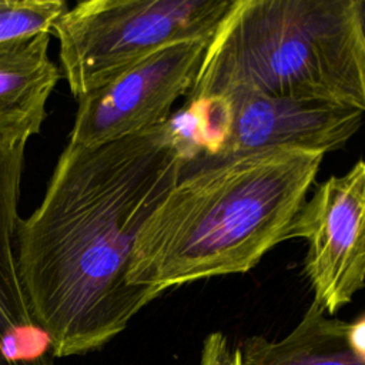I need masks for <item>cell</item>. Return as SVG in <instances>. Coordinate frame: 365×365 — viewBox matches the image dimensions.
I'll return each instance as SVG.
<instances>
[{
  "instance_id": "9c48e42d",
  "label": "cell",
  "mask_w": 365,
  "mask_h": 365,
  "mask_svg": "<svg viewBox=\"0 0 365 365\" xmlns=\"http://www.w3.org/2000/svg\"><path fill=\"white\" fill-rule=\"evenodd\" d=\"M50 33L0 43V150L26 145L40 133L47 101L61 78L48 57Z\"/></svg>"
},
{
  "instance_id": "52a82bcc",
  "label": "cell",
  "mask_w": 365,
  "mask_h": 365,
  "mask_svg": "<svg viewBox=\"0 0 365 365\" xmlns=\"http://www.w3.org/2000/svg\"><path fill=\"white\" fill-rule=\"evenodd\" d=\"M230 127L220 157L268 150L328 153L361 128L364 111L318 100L269 96L237 87L225 94Z\"/></svg>"
},
{
  "instance_id": "6da1fadb",
  "label": "cell",
  "mask_w": 365,
  "mask_h": 365,
  "mask_svg": "<svg viewBox=\"0 0 365 365\" xmlns=\"http://www.w3.org/2000/svg\"><path fill=\"white\" fill-rule=\"evenodd\" d=\"M187 164L165 123L96 147L66 145L17 230L27 305L56 359L104 348L158 298L128 282L130 258Z\"/></svg>"
},
{
  "instance_id": "7c38bea8",
  "label": "cell",
  "mask_w": 365,
  "mask_h": 365,
  "mask_svg": "<svg viewBox=\"0 0 365 365\" xmlns=\"http://www.w3.org/2000/svg\"><path fill=\"white\" fill-rule=\"evenodd\" d=\"M200 365H242L241 354L237 345L230 344L225 334L214 331L202 341Z\"/></svg>"
},
{
  "instance_id": "8fae6325",
  "label": "cell",
  "mask_w": 365,
  "mask_h": 365,
  "mask_svg": "<svg viewBox=\"0 0 365 365\" xmlns=\"http://www.w3.org/2000/svg\"><path fill=\"white\" fill-rule=\"evenodd\" d=\"M68 6L63 0H0V43L50 33Z\"/></svg>"
},
{
  "instance_id": "3957f363",
  "label": "cell",
  "mask_w": 365,
  "mask_h": 365,
  "mask_svg": "<svg viewBox=\"0 0 365 365\" xmlns=\"http://www.w3.org/2000/svg\"><path fill=\"white\" fill-rule=\"evenodd\" d=\"M237 87L365 113V48L355 0H234L187 101Z\"/></svg>"
},
{
  "instance_id": "5bb4252c",
  "label": "cell",
  "mask_w": 365,
  "mask_h": 365,
  "mask_svg": "<svg viewBox=\"0 0 365 365\" xmlns=\"http://www.w3.org/2000/svg\"><path fill=\"white\" fill-rule=\"evenodd\" d=\"M355 17H356L359 34L362 38V44L365 48V0H355Z\"/></svg>"
},
{
  "instance_id": "8992f818",
  "label": "cell",
  "mask_w": 365,
  "mask_h": 365,
  "mask_svg": "<svg viewBox=\"0 0 365 365\" xmlns=\"http://www.w3.org/2000/svg\"><path fill=\"white\" fill-rule=\"evenodd\" d=\"M208 41L163 47L78 98L67 144L96 147L165 123L177 98L190 91Z\"/></svg>"
},
{
  "instance_id": "4fadbf2b",
  "label": "cell",
  "mask_w": 365,
  "mask_h": 365,
  "mask_svg": "<svg viewBox=\"0 0 365 365\" xmlns=\"http://www.w3.org/2000/svg\"><path fill=\"white\" fill-rule=\"evenodd\" d=\"M348 339L354 351L365 361V314L348 322Z\"/></svg>"
},
{
  "instance_id": "ba28073f",
  "label": "cell",
  "mask_w": 365,
  "mask_h": 365,
  "mask_svg": "<svg viewBox=\"0 0 365 365\" xmlns=\"http://www.w3.org/2000/svg\"><path fill=\"white\" fill-rule=\"evenodd\" d=\"M24 151L26 145L0 150V365H56L31 318L17 264Z\"/></svg>"
},
{
  "instance_id": "30bf717a",
  "label": "cell",
  "mask_w": 365,
  "mask_h": 365,
  "mask_svg": "<svg viewBox=\"0 0 365 365\" xmlns=\"http://www.w3.org/2000/svg\"><path fill=\"white\" fill-rule=\"evenodd\" d=\"M242 365H365L348 339V322L309 304L282 338L247 336L237 345Z\"/></svg>"
},
{
  "instance_id": "7a4b0ae2",
  "label": "cell",
  "mask_w": 365,
  "mask_h": 365,
  "mask_svg": "<svg viewBox=\"0 0 365 365\" xmlns=\"http://www.w3.org/2000/svg\"><path fill=\"white\" fill-rule=\"evenodd\" d=\"M324 155L268 150L191 161L143 224L128 282L160 297L198 279L248 272L287 240Z\"/></svg>"
},
{
  "instance_id": "5b68a950",
  "label": "cell",
  "mask_w": 365,
  "mask_h": 365,
  "mask_svg": "<svg viewBox=\"0 0 365 365\" xmlns=\"http://www.w3.org/2000/svg\"><path fill=\"white\" fill-rule=\"evenodd\" d=\"M302 238L304 274L315 304L335 315L365 287V161L317 185L287 240Z\"/></svg>"
},
{
  "instance_id": "277c9868",
  "label": "cell",
  "mask_w": 365,
  "mask_h": 365,
  "mask_svg": "<svg viewBox=\"0 0 365 365\" xmlns=\"http://www.w3.org/2000/svg\"><path fill=\"white\" fill-rule=\"evenodd\" d=\"M234 0H86L56 21L60 67L77 100L157 50L210 40Z\"/></svg>"
}]
</instances>
